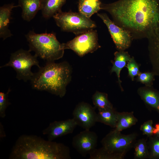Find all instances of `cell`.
<instances>
[{
	"label": "cell",
	"instance_id": "cell-20",
	"mask_svg": "<svg viewBox=\"0 0 159 159\" xmlns=\"http://www.w3.org/2000/svg\"><path fill=\"white\" fill-rule=\"evenodd\" d=\"M138 120L134 115L133 112H117L116 125L114 129L121 132L135 125Z\"/></svg>",
	"mask_w": 159,
	"mask_h": 159
},
{
	"label": "cell",
	"instance_id": "cell-2",
	"mask_svg": "<svg viewBox=\"0 0 159 159\" xmlns=\"http://www.w3.org/2000/svg\"><path fill=\"white\" fill-rule=\"evenodd\" d=\"M10 159H70V149L64 144L36 135H22L13 146Z\"/></svg>",
	"mask_w": 159,
	"mask_h": 159
},
{
	"label": "cell",
	"instance_id": "cell-23",
	"mask_svg": "<svg viewBox=\"0 0 159 159\" xmlns=\"http://www.w3.org/2000/svg\"><path fill=\"white\" fill-rule=\"evenodd\" d=\"M134 159L149 158V152L147 144V138H141L136 140L133 147Z\"/></svg>",
	"mask_w": 159,
	"mask_h": 159
},
{
	"label": "cell",
	"instance_id": "cell-1",
	"mask_svg": "<svg viewBox=\"0 0 159 159\" xmlns=\"http://www.w3.org/2000/svg\"><path fill=\"white\" fill-rule=\"evenodd\" d=\"M101 9L109 13L132 39L147 38L159 23V0H119L102 4Z\"/></svg>",
	"mask_w": 159,
	"mask_h": 159
},
{
	"label": "cell",
	"instance_id": "cell-5",
	"mask_svg": "<svg viewBox=\"0 0 159 159\" xmlns=\"http://www.w3.org/2000/svg\"><path fill=\"white\" fill-rule=\"evenodd\" d=\"M53 17L57 25L62 31L72 32L77 35L96 27L94 21L79 12L61 11Z\"/></svg>",
	"mask_w": 159,
	"mask_h": 159
},
{
	"label": "cell",
	"instance_id": "cell-18",
	"mask_svg": "<svg viewBox=\"0 0 159 159\" xmlns=\"http://www.w3.org/2000/svg\"><path fill=\"white\" fill-rule=\"evenodd\" d=\"M67 0H42L41 9L43 16L48 19L62 11Z\"/></svg>",
	"mask_w": 159,
	"mask_h": 159
},
{
	"label": "cell",
	"instance_id": "cell-27",
	"mask_svg": "<svg viewBox=\"0 0 159 159\" xmlns=\"http://www.w3.org/2000/svg\"><path fill=\"white\" fill-rule=\"evenodd\" d=\"M126 67L129 76L132 80L133 81L135 77L138 76L140 72L139 69V66L133 57H132L127 62Z\"/></svg>",
	"mask_w": 159,
	"mask_h": 159
},
{
	"label": "cell",
	"instance_id": "cell-6",
	"mask_svg": "<svg viewBox=\"0 0 159 159\" xmlns=\"http://www.w3.org/2000/svg\"><path fill=\"white\" fill-rule=\"evenodd\" d=\"M29 50L20 49L11 54L9 61L0 67H12L16 73V78L26 82L31 80L34 73L31 71L32 67L34 65L39 68V66L38 57L35 54L32 55Z\"/></svg>",
	"mask_w": 159,
	"mask_h": 159
},
{
	"label": "cell",
	"instance_id": "cell-7",
	"mask_svg": "<svg viewBox=\"0 0 159 159\" xmlns=\"http://www.w3.org/2000/svg\"><path fill=\"white\" fill-rule=\"evenodd\" d=\"M138 136L136 132L125 135L114 129L102 139L101 143L105 148L124 158L127 153L133 148Z\"/></svg>",
	"mask_w": 159,
	"mask_h": 159
},
{
	"label": "cell",
	"instance_id": "cell-26",
	"mask_svg": "<svg viewBox=\"0 0 159 159\" xmlns=\"http://www.w3.org/2000/svg\"><path fill=\"white\" fill-rule=\"evenodd\" d=\"M11 90L9 88L6 93L0 92V117L4 118L6 116V111L11 103L8 99V95Z\"/></svg>",
	"mask_w": 159,
	"mask_h": 159
},
{
	"label": "cell",
	"instance_id": "cell-13",
	"mask_svg": "<svg viewBox=\"0 0 159 159\" xmlns=\"http://www.w3.org/2000/svg\"><path fill=\"white\" fill-rule=\"evenodd\" d=\"M149 57L153 73L159 77V23L148 36Z\"/></svg>",
	"mask_w": 159,
	"mask_h": 159
},
{
	"label": "cell",
	"instance_id": "cell-29",
	"mask_svg": "<svg viewBox=\"0 0 159 159\" xmlns=\"http://www.w3.org/2000/svg\"><path fill=\"white\" fill-rule=\"evenodd\" d=\"M153 121L150 120L145 122L140 125V130L143 135H146L147 137L153 135L154 127L153 126Z\"/></svg>",
	"mask_w": 159,
	"mask_h": 159
},
{
	"label": "cell",
	"instance_id": "cell-21",
	"mask_svg": "<svg viewBox=\"0 0 159 159\" xmlns=\"http://www.w3.org/2000/svg\"><path fill=\"white\" fill-rule=\"evenodd\" d=\"M117 112L113 107L99 110L97 114V121L114 128L116 127Z\"/></svg>",
	"mask_w": 159,
	"mask_h": 159
},
{
	"label": "cell",
	"instance_id": "cell-4",
	"mask_svg": "<svg viewBox=\"0 0 159 159\" xmlns=\"http://www.w3.org/2000/svg\"><path fill=\"white\" fill-rule=\"evenodd\" d=\"M29 50L46 62H53L63 56L65 43H61L54 33H35L30 31L25 35Z\"/></svg>",
	"mask_w": 159,
	"mask_h": 159
},
{
	"label": "cell",
	"instance_id": "cell-19",
	"mask_svg": "<svg viewBox=\"0 0 159 159\" xmlns=\"http://www.w3.org/2000/svg\"><path fill=\"white\" fill-rule=\"evenodd\" d=\"M102 4L100 0H79V12L90 18L93 14L101 9Z\"/></svg>",
	"mask_w": 159,
	"mask_h": 159
},
{
	"label": "cell",
	"instance_id": "cell-24",
	"mask_svg": "<svg viewBox=\"0 0 159 159\" xmlns=\"http://www.w3.org/2000/svg\"><path fill=\"white\" fill-rule=\"evenodd\" d=\"M89 159H123L121 156L112 153L103 147L96 148L89 154Z\"/></svg>",
	"mask_w": 159,
	"mask_h": 159
},
{
	"label": "cell",
	"instance_id": "cell-3",
	"mask_svg": "<svg viewBox=\"0 0 159 159\" xmlns=\"http://www.w3.org/2000/svg\"><path fill=\"white\" fill-rule=\"evenodd\" d=\"M72 72L71 68L67 62H46L45 65L34 73L30 80L32 87L34 89L46 91L62 97L71 80Z\"/></svg>",
	"mask_w": 159,
	"mask_h": 159
},
{
	"label": "cell",
	"instance_id": "cell-14",
	"mask_svg": "<svg viewBox=\"0 0 159 159\" xmlns=\"http://www.w3.org/2000/svg\"><path fill=\"white\" fill-rule=\"evenodd\" d=\"M13 3L5 4L0 8V37L4 40L12 35L9 29V24L11 19L12 9L14 7Z\"/></svg>",
	"mask_w": 159,
	"mask_h": 159
},
{
	"label": "cell",
	"instance_id": "cell-16",
	"mask_svg": "<svg viewBox=\"0 0 159 159\" xmlns=\"http://www.w3.org/2000/svg\"><path fill=\"white\" fill-rule=\"evenodd\" d=\"M42 0H19L18 6L22 9L21 16L24 20L29 21L41 10Z\"/></svg>",
	"mask_w": 159,
	"mask_h": 159
},
{
	"label": "cell",
	"instance_id": "cell-12",
	"mask_svg": "<svg viewBox=\"0 0 159 159\" xmlns=\"http://www.w3.org/2000/svg\"><path fill=\"white\" fill-rule=\"evenodd\" d=\"M77 125L72 118L55 121L51 122L42 131L47 136L48 140L52 141L56 138L73 133Z\"/></svg>",
	"mask_w": 159,
	"mask_h": 159
},
{
	"label": "cell",
	"instance_id": "cell-8",
	"mask_svg": "<svg viewBox=\"0 0 159 159\" xmlns=\"http://www.w3.org/2000/svg\"><path fill=\"white\" fill-rule=\"evenodd\" d=\"M100 47L97 31L94 29L78 35L65 43V49H71L81 57L92 53Z\"/></svg>",
	"mask_w": 159,
	"mask_h": 159
},
{
	"label": "cell",
	"instance_id": "cell-28",
	"mask_svg": "<svg viewBox=\"0 0 159 159\" xmlns=\"http://www.w3.org/2000/svg\"><path fill=\"white\" fill-rule=\"evenodd\" d=\"M154 75L153 72H140L138 75L137 80L138 82L145 84V86L151 87Z\"/></svg>",
	"mask_w": 159,
	"mask_h": 159
},
{
	"label": "cell",
	"instance_id": "cell-25",
	"mask_svg": "<svg viewBox=\"0 0 159 159\" xmlns=\"http://www.w3.org/2000/svg\"><path fill=\"white\" fill-rule=\"evenodd\" d=\"M147 138L149 159H159V137L153 135Z\"/></svg>",
	"mask_w": 159,
	"mask_h": 159
},
{
	"label": "cell",
	"instance_id": "cell-22",
	"mask_svg": "<svg viewBox=\"0 0 159 159\" xmlns=\"http://www.w3.org/2000/svg\"><path fill=\"white\" fill-rule=\"evenodd\" d=\"M92 100L95 108L98 111L113 107L108 99L107 94L105 93L96 91L92 96Z\"/></svg>",
	"mask_w": 159,
	"mask_h": 159
},
{
	"label": "cell",
	"instance_id": "cell-15",
	"mask_svg": "<svg viewBox=\"0 0 159 159\" xmlns=\"http://www.w3.org/2000/svg\"><path fill=\"white\" fill-rule=\"evenodd\" d=\"M141 99L149 107L159 113V92L151 87L139 88L138 90Z\"/></svg>",
	"mask_w": 159,
	"mask_h": 159
},
{
	"label": "cell",
	"instance_id": "cell-17",
	"mask_svg": "<svg viewBox=\"0 0 159 159\" xmlns=\"http://www.w3.org/2000/svg\"><path fill=\"white\" fill-rule=\"evenodd\" d=\"M115 57L113 65L111 69L110 72H115L117 75L118 82L122 91L123 89L121 86L120 73L122 69L125 67L127 62L131 57L128 52L124 51H118L114 54Z\"/></svg>",
	"mask_w": 159,
	"mask_h": 159
},
{
	"label": "cell",
	"instance_id": "cell-10",
	"mask_svg": "<svg viewBox=\"0 0 159 159\" xmlns=\"http://www.w3.org/2000/svg\"><path fill=\"white\" fill-rule=\"evenodd\" d=\"M97 113L94 107L84 102L78 103L72 112V118L77 125L85 130H90L97 122Z\"/></svg>",
	"mask_w": 159,
	"mask_h": 159
},
{
	"label": "cell",
	"instance_id": "cell-11",
	"mask_svg": "<svg viewBox=\"0 0 159 159\" xmlns=\"http://www.w3.org/2000/svg\"><path fill=\"white\" fill-rule=\"evenodd\" d=\"M98 138L96 132L85 130L73 137L72 145L82 156L85 157L96 148Z\"/></svg>",
	"mask_w": 159,
	"mask_h": 159
},
{
	"label": "cell",
	"instance_id": "cell-9",
	"mask_svg": "<svg viewBox=\"0 0 159 159\" xmlns=\"http://www.w3.org/2000/svg\"><path fill=\"white\" fill-rule=\"evenodd\" d=\"M97 15L107 26L116 47L118 51H125L130 46L132 39L130 33L112 21L105 13Z\"/></svg>",
	"mask_w": 159,
	"mask_h": 159
},
{
	"label": "cell",
	"instance_id": "cell-30",
	"mask_svg": "<svg viewBox=\"0 0 159 159\" xmlns=\"http://www.w3.org/2000/svg\"><path fill=\"white\" fill-rule=\"evenodd\" d=\"M153 135L159 137V123H157L154 127Z\"/></svg>",
	"mask_w": 159,
	"mask_h": 159
}]
</instances>
